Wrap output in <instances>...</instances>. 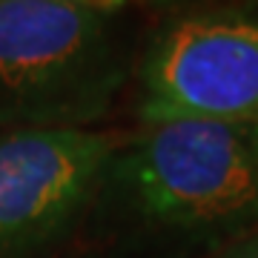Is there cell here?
I'll return each instance as SVG.
<instances>
[{
    "label": "cell",
    "instance_id": "1",
    "mask_svg": "<svg viewBox=\"0 0 258 258\" xmlns=\"http://www.w3.org/2000/svg\"><path fill=\"white\" fill-rule=\"evenodd\" d=\"M126 60L106 15L0 0V135L86 129L109 112Z\"/></svg>",
    "mask_w": 258,
    "mask_h": 258
},
{
    "label": "cell",
    "instance_id": "2",
    "mask_svg": "<svg viewBox=\"0 0 258 258\" xmlns=\"http://www.w3.org/2000/svg\"><path fill=\"white\" fill-rule=\"evenodd\" d=\"M109 172L161 227L224 232L258 224V123H144Z\"/></svg>",
    "mask_w": 258,
    "mask_h": 258
},
{
    "label": "cell",
    "instance_id": "3",
    "mask_svg": "<svg viewBox=\"0 0 258 258\" xmlns=\"http://www.w3.org/2000/svg\"><path fill=\"white\" fill-rule=\"evenodd\" d=\"M138 115L258 123V9H195L149 43Z\"/></svg>",
    "mask_w": 258,
    "mask_h": 258
},
{
    "label": "cell",
    "instance_id": "4",
    "mask_svg": "<svg viewBox=\"0 0 258 258\" xmlns=\"http://www.w3.org/2000/svg\"><path fill=\"white\" fill-rule=\"evenodd\" d=\"M120 135L26 129L0 135V258L43 247L109 172Z\"/></svg>",
    "mask_w": 258,
    "mask_h": 258
},
{
    "label": "cell",
    "instance_id": "5",
    "mask_svg": "<svg viewBox=\"0 0 258 258\" xmlns=\"http://www.w3.org/2000/svg\"><path fill=\"white\" fill-rule=\"evenodd\" d=\"M49 3H66V6H81V9L98 12V15H106L112 18L115 12L126 9L132 3H169V0H49Z\"/></svg>",
    "mask_w": 258,
    "mask_h": 258
},
{
    "label": "cell",
    "instance_id": "6",
    "mask_svg": "<svg viewBox=\"0 0 258 258\" xmlns=\"http://www.w3.org/2000/svg\"><path fill=\"white\" fill-rule=\"evenodd\" d=\"M215 258H258V235H249V238L232 244L230 249H224L221 255Z\"/></svg>",
    "mask_w": 258,
    "mask_h": 258
},
{
    "label": "cell",
    "instance_id": "7",
    "mask_svg": "<svg viewBox=\"0 0 258 258\" xmlns=\"http://www.w3.org/2000/svg\"><path fill=\"white\" fill-rule=\"evenodd\" d=\"M169 3H175V0H169Z\"/></svg>",
    "mask_w": 258,
    "mask_h": 258
}]
</instances>
